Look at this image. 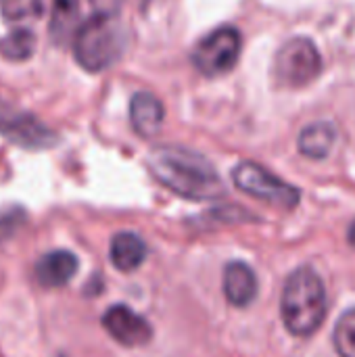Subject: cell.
I'll list each match as a JSON object with an SVG mask.
<instances>
[{
	"mask_svg": "<svg viewBox=\"0 0 355 357\" xmlns=\"http://www.w3.org/2000/svg\"><path fill=\"white\" fill-rule=\"evenodd\" d=\"M126 46V33L117 17L94 13L80 23L73 36V56L82 69L98 73L119 61Z\"/></svg>",
	"mask_w": 355,
	"mask_h": 357,
	"instance_id": "obj_3",
	"label": "cell"
},
{
	"mask_svg": "<svg viewBox=\"0 0 355 357\" xmlns=\"http://www.w3.org/2000/svg\"><path fill=\"white\" fill-rule=\"evenodd\" d=\"M0 134L21 149L44 151L59 144V136L33 113L21 111L0 98Z\"/></svg>",
	"mask_w": 355,
	"mask_h": 357,
	"instance_id": "obj_7",
	"label": "cell"
},
{
	"mask_svg": "<svg viewBox=\"0 0 355 357\" xmlns=\"http://www.w3.org/2000/svg\"><path fill=\"white\" fill-rule=\"evenodd\" d=\"M337 142V128L331 121H316L303 128L297 146L299 153L310 159H324Z\"/></svg>",
	"mask_w": 355,
	"mask_h": 357,
	"instance_id": "obj_14",
	"label": "cell"
},
{
	"mask_svg": "<svg viewBox=\"0 0 355 357\" xmlns=\"http://www.w3.org/2000/svg\"><path fill=\"white\" fill-rule=\"evenodd\" d=\"M80 261L67 249H54L42 255L36 264V280L46 289L65 287L77 272Z\"/></svg>",
	"mask_w": 355,
	"mask_h": 357,
	"instance_id": "obj_9",
	"label": "cell"
},
{
	"mask_svg": "<svg viewBox=\"0 0 355 357\" xmlns=\"http://www.w3.org/2000/svg\"><path fill=\"white\" fill-rule=\"evenodd\" d=\"M163 105L161 100L151 94V92H138L132 96L130 102V121L132 128L142 136V138H151L155 136L161 126H163Z\"/></svg>",
	"mask_w": 355,
	"mask_h": 357,
	"instance_id": "obj_11",
	"label": "cell"
},
{
	"mask_svg": "<svg viewBox=\"0 0 355 357\" xmlns=\"http://www.w3.org/2000/svg\"><path fill=\"white\" fill-rule=\"evenodd\" d=\"M326 287L314 268L303 266L289 274L280 297V318L291 335H314L326 318Z\"/></svg>",
	"mask_w": 355,
	"mask_h": 357,
	"instance_id": "obj_2",
	"label": "cell"
},
{
	"mask_svg": "<svg viewBox=\"0 0 355 357\" xmlns=\"http://www.w3.org/2000/svg\"><path fill=\"white\" fill-rule=\"evenodd\" d=\"M232 180H234L236 188L243 190L245 195L259 199L264 203L282 207V209L295 207L301 199L299 188L280 180L278 176H274L272 172H268L266 167H262L259 163H253V161L239 163L232 169Z\"/></svg>",
	"mask_w": 355,
	"mask_h": 357,
	"instance_id": "obj_4",
	"label": "cell"
},
{
	"mask_svg": "<svg viewBox=\"0 0 355 357\" xmlns=\"http://www.w3.org/2000/svg\"><path fill=\"white\" fill-rule=\"evenodd\" d=\"M146 245L144 241L134 234V232H117L111 238V247H109V257L111 264L119 270V272H134L138 270L144 259H146Z\"/></svg>",
	"mask_w": 355,
	"mask_h": 357,
	"instance_id": "obj_12",
	"label": "cell"
},
{
	"mask_svg": "<svg viewBox=\"0 0 355 357\" xmlns=\"http://www.w3.org/2000/svg\"><path fill=\"white\" fill-rule=\"evenodd\" d=\"M80 21V0H52L48 33L52 44L65 46L77 31Z\"/></svg>",
	"mask_w": 355,
	"mask_h": 357,
	"instance_id": "obj_13",
	"label": "cell"
},
{
	"mask_svg": "<svg viewBox=\"0 0 355 357\" xmlns=\"http://www.w3.org/2000/svg\"><path fill=\"white\" fill-rule=\"evenodd\" d=\"M333 343L341 357H355V307L339 318L333 333Z\"/></svg>",
	"mask_w": 355,
	"mask_h": 357,
	"instance_id": "obj_17",
	"label": "cell"
},
{
	"mask_svg": "<svg viewBox=\"0 0 355 357\" xmlns=\"http://www.w3.org/2000/svg\"><path fill=\"white\" fill-rule=\"evenodd\" d=\"M36 33L27 27H17L0 38V56L10 63H23L36 52Z\"/></svg>",
	"mask_w": 355,
	"mask_h": 357,
	"instance_id": "obj_15",
	"label": "cell"
},
{
	"mask_svg": "<svg viewBox=\"0 0 355 357\" xmlns=\"http://www.w3.org/2000/svg\"><path fill=\"white\" fill-rule=\"evenodd\" d=\"M224 295L230 305L247 307L257 297V276L245 261H230L224 268Z\"/></svg>",
	"mask_w": 355,
	"mask_h": 357,
	"instance_id": "obj_10",
	"label": "cell"
},
{
	"mask_svg": "<svg viewBox=\"0 0 355 357\" xmlns=\"http://www.w3.org/2000/svg\"><path fill=\"white\" fill-rule=\"evenodd\" d=\"M349 241H352V245H355V224L352 226V230H349Z\"/></svg>",
	"mask_w": 355,
	"mask_h": 357,
	"instance_id": "obj_19",
	"label": "cell"
},
{
	"mask_svg": "<svg viewBox=\"0 0 355 357\" xmlns=\"http://www.w3.org/2000/svg\"><path fill=\"white\" fill-rule=\"evenodd\" d=\"M94 13L98 15H111V17H117V13L121 10L123 6V0H90Z\"/></svg>",
	"mask_w": 355,
	"mask_h": 357,
	"instance_id": "obj_18",
	"label": "cell"
},
{
	"mask_svg": "<svg viewBox=\"0 0 355 357\" xmlns=\"http://www.w3.org/2000/svg\"><path fill=\"white\" fill-rule=\"evenodd\" d=\"M149 169L157 182L188 201H213L224 195L216 167L199 153L184 146H157L149 153Z\"/></svg>",
	"mask_w": 355,
	"mask_h": 357,
	"instance_id": "obj_1",
	"label": "cell"
},
{
	"mask_svg": "<svg viewBox=\"0 0 355 357\" xmlns=\"http://www.w3.org/2000/svg\"><path fill=\"white\" fill-rule=\"evenodd\" d=\"M241 48H243L241 31L230 25H224L197 42L192 50V63L203 75L218 77L236 67Z\"/></svg>",
	"mask_w": 355,
	"mask_h": 357,
	"instance_id": "obj_5",
	"label": "cell"
},
{
	"mask_svg": "<svg viewBox=\"0 0 355 357\" xmlns=\"http://www.w3.org/2000/svg\"><path fill=\"white\" fill-rule=\"evenodd\" d=\"M100 322L107 335L123 347H144L153 339V326L149 320L128 305H111Z\"/></svg>",
	"mask_w": 355,
	"mask_h": 357,
	"instance_id": "obj_8",
	"label": "cell"
},
{
	"mask_svg": "<svg viewBox=\"0 0 355 357\" xmlns=\"http://www.w3.org/2000/svg\"><path fill=\"white\" fill-rule=\"evenodd\" d=\"M0 15L15 25L36 21L44 15V0H0Z\"/></svg>",
	"mask_w": 355,
	"mask_h": 357,
	"instance_id": "obj_16",
	"label": "cell"
},
{
	"mask_svg": "<svg viewBox=\"0 0 355 357\" xmlns=\"http://www.w3.org/2000/svg\"><path fill=\"white\" fill-rule=\"evenodd\" d=\"M322 71V56L318 46L308 38L289 40L276 54L274 73L285 86L301 88L312 84Z\"/></svg>",
	"mask_w": 355,
	"mask_h": 357,
	"instance_id": "obj_6",
	"label": "cell"
}]
</instances>
